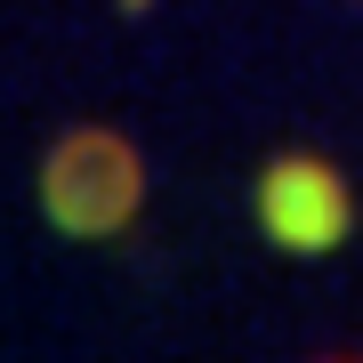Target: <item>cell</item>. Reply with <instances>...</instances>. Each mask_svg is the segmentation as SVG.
Returning a JSON list of instances; mask_svg holds the SVG:
<instances>
[{
	"mask_svg": "<svg viewBox=\"0 0 363 363\" xmlns=\"http://www.w3.org/2000/svg\"><path fill=\"white\" fill-rule=\"evenodd\" d=\"M138 154L130 138L113 130H73L57 138V154L40 162V210H49V226L81 234V242H97V234H121L138 218Z\"/></svg>",
	"mask_w": 363,
	"mask_h": 363,
	"instance_id": "obj_1",
	"label": "cell"
},
{
	"mask_svg": "<svg viewBox=\"0 0 363 363\" xmlns=\"http://www.w3.org/2000/svg\"><path fill=\"white\" fill-rule=\"evenodd\" d=\"M259 234L274 250H291V259H331V250L355 234L347 178H339L331 162H315V154L267 162V178H259Z\"/></svg>",
	"mask_w": 363,
	"mask_h": 363,
	"instance_id": "obj_2",
	"label": "cell"
}]
</instances>
